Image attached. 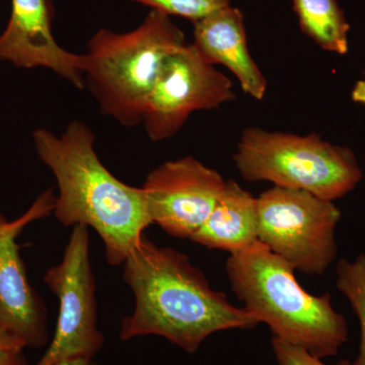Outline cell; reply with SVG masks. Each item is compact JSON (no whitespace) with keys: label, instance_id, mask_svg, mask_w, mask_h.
Returning a JSON list of instances; mask_svg holds the SVG:
<instances>
[{"label":"cell","instance_id":"obj_1","mask_svg":"<svg viewBox=\"0 0 365 365\" xmlns=\"http://www.w3.org/2000/svg\"><path fill=\"white\" fill-rule=\"evenodd\" d=\"M123 266L135 306L121 322L120 340L158 336L194 354L213 334L259 325L244 307L213 289L202 271L177 250L143 235Z\"/></svg>","mask_w":365,"mask_h":365},{"label":"cell","instance_id":"obj_2","mask_svg":"<svg viewBox=\"0 0 365 365\" xmlns=\"http://www.w3.org/2000/svg\"><path fill=\"white\" fill-rule=\"evenodd\" d=\"M43 163L56 178L59 194L53 213L64 227L81 225L98 232L112 266L124 263L153 225L143 189L118 180L98 158L95 135L81 121L57 136L46 129L33 134Z\"/></svg>","mask_w":365,"mask_h":365},{"label":"cell","instance_id":"obj_3","mask_svg":"<svg viewBox=\"0 0 365 365\" xmlns=\"http://www.w3.org/2000/svg\"><path fill=\"white\" fill-rule=\"evenodd\" d=\"M232 292L274 338L323 359L335 356L348 339L343 314L330 294L314 295L297 282L294 269L260 241L230 254L225 265Z\"/></svg>","mask_w":365,"mask_h":365},{"label":"cell","instance_id":"obj_4","mask_svg":"<svg viewBox=\"0 0 365 365\" xmlns=\"http://www.w3.org/2000/svg\"><path fill=\"white\" fill-rule=\"evenodd\" d=\"M186 44L181 29L155 9L131 32L102 29L91 38L83 54L85 88L105 116L127 127L140 124L163 61Z\"/></svg>","mask_w":365,"mask_h":365},{"label":"cell","instance_id":"obj_5","mask_svg":"<svg viewBox=\"0 0 365 365\" xmlns=\"http://www.w3.org/2000/svg\"><path fill=\"white\" fill-rule=\"evenodd\" d=\"M234 160L246 181L271 182L329 201L342 198L362 179L359 160L349 148L328 143L317 134L247 128Z\"/></svg>","mask_w":365,"mask_h":365},{"label":"cell","instance_id":"obj_6","mask_svg":"<svg viewBox=\"0 0 365 365\" xmlns=\"http://www.w3.org/2000/svg\"><path fill=\"white\" fill-rule=\"evenodd\" d=\"M258 199V240L294 270L323 275L338 254L341 211L334 201L274 186Z\"/></svg>","mask_w":365,"mask_h":365},{"label":"cell","instance_id":"obj_7","mask_svg":"<svg viewBox=\"0 0 365 365\" xmlns=\"http://www.w3.org/2000/svg\"><path fill=\"white\" fill-rule=\"evenodd\" d=\"M44 281L58 297L59 316L54 336L36 365L93 360L104 346L105 336L98 329L88 227H73L62 260L48 269Z\"/></svg>","mask_w":365,"mask_h":365},{"label":"cell","instance_id":"obj_8","mask_svg":"<svg viewBox=\"0 0 365 365\" xmlns=\"http://www.w3.org/2000/svg\"><path fill=\"white\" fill-rule=\"evenodd\" d=\"M232 83L194 44H186L163 61L143 108V122L153 141L170 138L192 113L235 100Z\"/></svg>","mask_w":365,"mask_h":365},{"label":"cell","instance_id":"obj_9","mask_svg":"<svg viewBox=\"0 0 365 365\" xmlns=\"http://www.w3.org/2000/svg\"><path fill=\"white\" fill-rule=\"evenodd\" d=\"M225 185L220 173L186 157L163 163L148 175L141 188L151 222L172 237L191 240L215 208Z\"/></svg>","mask_w":365,"mask_h":365},{"label":"cell","instance_id":"obj_10","mask_svg":"<svg viewBox=\"0 0 365 365\" xmlns=\"http://www.w3.org/2000/svg\"><path fill=\"white\" fill-rule=\"evenodd\" d=\"M54 203L49 190L25 215L0 227V327L34 349L48 343L47 309L28 279L16 239L26 225L51 215Z\"/></svg>","mask_w":365,"mask_h":365},{"label":"cell","instance_id":"obj_11","mask_svg":"<svg viewBox=\"0 0 365 365\" xmlns=\"http://www.w3.org/2000/svg\"><path fill=\"white\" fill-rule=\"evenodd\" d=\"M50 0H11V14L0 35V61L21 68L44 67L85 88L83 54L66 51L52 34Z\"/></svg>","mask_w":365,"mask_h":365},{"label":"cell","instance_id":"obj_12","mask_svg":"<svg viewBox=\"0 0 365 365\" xmlns=\"http://www.w3.org/2000/svg\"><path fill=\"white\" fill-rule=\"evenodd\" d=\"M193 25V44L201 54L213 66L227 67L245 93L261 101L267 90V81L250 54L242 11L225 6Z\"/></svg>","mask_w":365,"mask_h":365},{"label":"cell","instance_id":"obj_13","mask_svg":"<svg viewBox=\"0 0 365 365\" xmlns=\"http://www.w3.org/2000/svg\"><path fill=\"white\" fill-rule=\"evenodd\" d=\"M258 228V199L237 182L227 181L215 208L191 241L232 254L259 241Z\"/></svg>","mask_w":365,"mask_h":365},{"label":"cell","instance_id":"obj_14","mask_svg":"<svg viewBox=\"0 0 365 365\" xmlns=\"http://www.w3.org/2000/svg\"><path fill=\"white\" fill-rule=\"evenodd\" d=\"M300 29L326 51L345 55L350 25L339 0H292Z\"/></svg>","mask_w":365,"mask_h":365},{"label":"cell","instance_id":"obj_15","mask_svg":"<svg viewBox=\"0 0 365 365\" xmlns=\"http://www.w3.org/2000/svg\"><path fill=\"white\" fill-rule=\"evenodd\" d=\"M336 287L351 304L359 321V352L353 364L365 365V254L359 255L354 260L339 261Z\"/></svg>","mask_w":365,"mask_h":365},{"label":"cell","instance_id":"obj_16","mask_svg":"<svg viewBox=\"0 0 365 365\" xmlns=\"http://www.w3.org/2000/svg\"><path fill=\"white\" fill-rule=\"evenodd\" d=\"M168 16H182L192 23L230 6V0H132Z\"/></svg>","mask_w":365,"mask_h":365},{"label":"cell","instance_id":"obj_17","mask_svg":"<svg viewBox=\"0 0 365 365\" xmlns=\"http://www.w3.org/2000/svg\"><path fill=\"white\" fill-rule=\"evenodd\" d=\"M272 349L277 365H330L326 364L323 360L314 356L304 348L289 344L276 338L272 340ZM335 365L354 364L348 360H342Z\"/></svg>","mask_w":365,"mask_h":365},{"label":"cell","instance_id":"obj_18","mask_svg":"<svg viewBox=\"0 0 365 365\" xmlns=\"http://www.w3.org/2000/svg\"><path fill=\"white\" fill-rule=\"evenodd\" d=\"M24 350V348H11L0 351V365H30Z\"/></svg>","mask_w":365,"mask_h":365},{"label":"cell","instance_id":"obj_19","mask_svg":"<svg viewBox=\"0 0 365 365\" xmlns=\"http://www.w3.org/2000/svg\"><path fill=\"white\" fill-rule=\"evenodd\" d=\"M11 348H24L25 349L26 347L21 344L20 341L16 340L14 336L0 327V351L11 349Z\"/></svg>","mask_w":365,"mask_h":365},{"label":"cell","instance_id":"obj_20","mask_svg":"<svg viewBox=\"0 0 365 365\" xmlns=\"http://www.w3.org/2000/svg\"><path fill=\"white\" fill-rule=\"evenodd\" d=\"M351 98L356 104L365 106V78L355 83L351 91Z\"/></svg>","mask_w":365,"mask_h":365},{"label":"cell","instance_id":"obj_21","mask_svg":"<svg viewBox=\"0 0 365 365\" xmlns=\"http://www.w3.org/2000/svg\"><path fill=\"white\" fill-rule=\"evenodd\" d=\"M59 365H102L93 362V360H74V361L64 362Z\"/></svg>","mask_w":365,"mask_h":365},{"label":"cell","instance_id":"obj_22","mask_svg":"<svg viewBox=\"0 0 365 365\" xmlns=\"http://www.w3.org/2000/svg\"><path fill=\"white\" fill-rule=\"evenodd\" d=\"M6 222H7L6 218L4 217V216L2 215L1 213H0V227H1V225H4V223Z\"/></svg>","mask_w":365,"mask_h":365}]
</instances>
